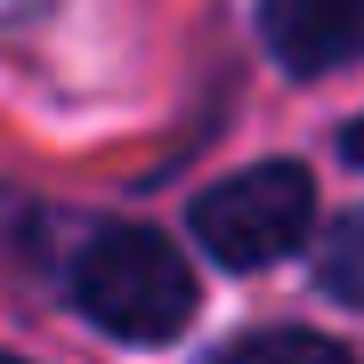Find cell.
I'll return each instance as SVG.
<instances>
[{"instance_id":"1","label":"cell","mask_w":364,"mask_h":364,"mask_svg":"<svg viewBox=\"0 0 364 364\" xmlns=\"http://www.w3.org/2000/svg\"><path fill=\"white\" fill-rule=\"evenodd\" d=\"M73 299L97 332L130 340V348H162L195 324L203 291H195V267L162 243L154 227H105L81 243L73 259Z\"/></svg>"},{"instance_id":"3","label":"cell","mask_w":364,"mask_h":364,"mask_svg":"<svg viewBox=\"0 0 364 364\" xmlns=\"http://www.w3.org/2000/svg\"><path fill=\"white\" fill-rule=\"evenodd\" d=\"M267 49L284 57L291 73H340L364 65V0H267L259 9Z\"/></svg>"},{"instance_id":"5","label":"cell","mask_w":364,"mask_h":364,"mask_svg":"<svg viewBox=\"0 0 364 364\" xmlns=\"http://www.w3.org/2000/svg\"><path fill=\"white\" fill-rule=\"evenodd\" d=\"M227 364H356V356L324 332H251Z\"/></svg>"},{"instance_id":"2","label":"cell","mask_w":364,"mask_h":364,"mask_svg":"<svg viewBox=\"0 0 364 364\" xmlns=\"http://www.w3.org/2000/svg\"><path fill=\"white\" fill-rule=\"evenodd\" d=\"M316 227V178L299 162H251L195 203V235L219 267H275Z\"/></svg>"},{"instance_id":"4","label":"cell","mask_w":364,"mask_h":364,"mask_svg":"<svg viewBox=\"0 0 364 364\" xmlns=\"http://www.w3.org/2000/svg\"><path fill=\"white\" fill-rule=\"evenodd\" d=\"M316 284H324L332 299H348V308H364V210H348L324 251H316Z\"/></svg>"},{"instance_id":"6","label":"cell","mask_w":364,"mask_h":364,"mask_svg":"<svg viewBox=\"0 0 364 364\" xmlns=\"http://www.w3.org/2000/svg\"><path fill=\"white\" fill-rule=\"evenodd\" d=\"M340 146H348V162H364V122H348V130H340Z\"/></svg>"}]
</instances>
